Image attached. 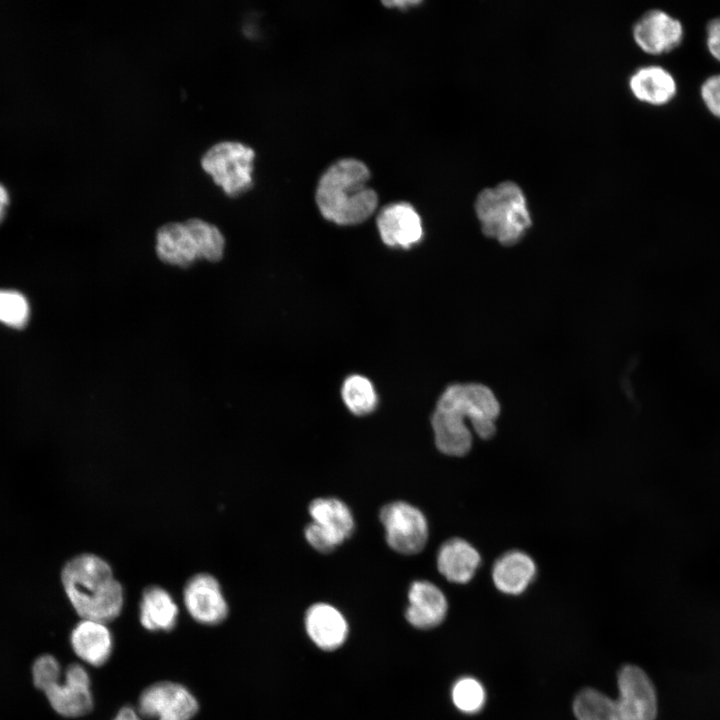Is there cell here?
I'll use <instances>...</instances> for the list:
<instances>
[{"mask_svg":"<svg viewBox=\"0 0 720 720\" xmlns=\"http://www.w3.org/2000/svg\"><path fill=\"white\" fill-rule=\"evenodd\" d=\"M500 409L493 391L483 384L448 386L431 417L437 449L447 456L466 455L472 448L473 433L482 439L495 435Z\"/></svg>","mask_w":720,"mask_h":720,"instance_id":"1","label":"cell"},{"mask_svg":"<svg viewBox=\"0 0 720 720\" xmlns=\"http://www.w3.org/2000/svg\"><path fill=\"white\" fill-rule=\"evenodd\" d=\"M60 578L66 597L82 619L107 623L120 615L124 590L102 557L75 555L62 567Z\"/></svg>","mask_w":720,"mask_h":720,"instance_id":"2","label":"cell"},{"mask_svg":"<svg viewBox=\"0 0 720 720\" xmlns=\"http://www.w3.org/2000/svg\"><path fill=\"white\" fill-rule=\"evenodd\" d=\"M370 171L360 160L344 158L320 177L315 200L322 216L338 225L364 222L376 210L378 197L368 186Z\"/></svg>","mask_w":720,"mask_h":720,"instance_id":"3","label":"cell"},{"mask_svg":"<svg viewBox=\"0 0 720 720\" xmlns=\"http://www.w3.org/2000/svg\"><path fill=\"white\" fill-rule=\"evenodd\" d=\"M474 208L482 232L505 246L521 240L532 224L526 195L512 180L482 189Z\"/></svg>","mask_w":720,"mask_h":720,"instance_id":"4","label":"cell"},{"mask_svg":"<svg viewBox=\"0 0 720 720\" xmlns=\"http://www.w3.org/2000/svg\"><path fill=\"white\" fill-rule=\"evenodd\" d=\"M255 151L239 141H221L202 156V168L230 197H237L253 186Z\"/></svg>","mask_w":720,"mask_h":720,"instance_id":"5","label":"cell"},{"mask_svg":"<svg viewBox=\"0 0 720 720\" xmlns=\"http://www.w3.org/2000/svg\"><path fill=\"white\" fill-rule=\"evenodd\" d=\"M312 521L304 535L309 545L320 553H331L350 538L355 521L350 508L335 497L316 498L309 504Z\"/></svg>","mask_w":720,"mask_h":720,"instance_id":"6","label":"cell"},{"mask_svg":"<svg viewBox=\"0 0 720 720\" xmlns=\"http://www.w3.org/2000/svg\"><path fill=\"white\" fill-rule=\"evenodd\" d=\"M379 519L385 530V540L395 552L415 555L426 546L428 522L416 506L400 500L387 503L381 508Z\"/></svg>","mask_w":720,"mask_h":720,"instance_id":"7","label":"cell"},{"mask_svg":"<svg viewBox=\"0 0 720 720\" xmlns=\"http://www.w3.org/2000/svg\"><path fill=\"white\" fill-rule=\"evenodd\" d=\"M62 670L39 688L52 709L67 718H77L93 708L91 682L87 670L78 663L70 664L62 678Z\"/></svg>","mask_w":720,"mask_h":720,"instance_id":"8","label":"cell"},{"mask_svg":"<svg viewBox=\"0 0 720 720\" xmlns=\"http://www.w3.org/2000/svg\"><path fill=\"white\" fill-rule=\"evenodd\" d=\"M198 710L195 696L185 686L171 681L148 686L138 700V712L147 719L191 720Z\"/></svg>","mask_w":720,"mask_h":720,"instance_id":"9","label":"cell"},{"mask_svg":"<svg viewBox=\"0 0 720 720\" xmlns=\"http://www.w3.org/2000/svg\"><path fill=\"white\" fill-rule=\"evenodd\" d=\"M632 37L644 52L659 55L680 45L684 27L680 19L660 8L646 10L633 24Z\"/></svg>","mask_w":720,"mask_h":720,"instance_id":"10","label":"cell"},{"mask_svg":"<svg viewBox=\"0 0 720 720\" xmlns=\"http://www.w3.org/2000/svg\"><path fill=\"white\" fill-rule=\"evenodd\" d=\"M617 701L627 720H656L658 703L649 676L636 665H624L617 675Z\"/></svg>","mask_w":720,"mask_h":720,"instance_id":"11","label":"cell"},{"mask_svg":"<svg viewBox=\"0 0 720 720\" xmlns=\"http://www.w3.org/2000/svg\"><path fill=\"white\" fill-rule=\"evenodd\" d=\"M189 615L203 625H218L228 616V604L218 580L208 573L193 575L183 589Z\"/></svg>","mask_w":720,"mask_h":720,"instance_id":"12","label":"cell"},{"mask_svg":"<svg viewBox=\"0 0 720 720\" xmlns=\"http://www.w3.org/2000/svg\"><path fill=\"white\" fill-rule=\"evenodd\" d=\"M377 228L382 241L390 247L408 249L423 237L421 217L407 202L385 206L377 216Z\"/></svg>","mask_w":720,"mask_h":720,"instance_id":"13","label":"cell"},{"mask_svg":"<svg viewBox=\"0 0 720 720\" xmlns=\"http://www.w3.org/2000/svg\"><path fill=\"white\" fill-rule=\"evenodd\" d=\"M408 601L405 617L415 628H433L447 615V598L442 590L430 581L412 582L408 590Z\"/></svg>","mask_w":720,"mask_h":720,"instance_id":"14","label":"cell"},{"mask_svg":"<svg viewBox=\"0 0 720 720\" xmlns=\"http://www.w3.org/2000/svg\"><path fill=\"white\" fill-rule=\"evenodd\" d=\"M304 621L309 638L322 650H335L347 638L348 623L344 615L331 604L319 602L311 605Z\"/></svg>","mask_w":720,"mask_h":720,"instance_id":"15","label":"cell"},{"mask_svg":"<svg viewBox=\"0 0 720 720\" xmlns=\"http://www.w3.org/2000/svg\"><path fill=\"white\" fill-rule=\"evenodd\" d=\"M628 88L638 101L658 106L669 103L676 96L678 84L674 75L662 65L646 64L630 74Z\"/></svg>","mask_w":720,"mask_h":720,"instance_id":"16","label":"cell"},{"mask_svg":"<svg viewBox=\"0 0 720 720\" xmlns=\"http://www.w3.org/2000/svg\"><path fill=\"white\" fill-rule=\"evenodd\" d=\"M479 551L467 540L453 537L439 548L436 565L439 573L449 582L466 584L475 576L481 565Z\"/></svg>","mask_w":720,"mask_h":720,"instance_id":"17","label":"cell"},{"mask_svg":"<svg viewBox=\"0 0 720 720\" xmlns=\"http://www.w3.org/2000/svg\"><path fill=\"white\" fill-rule=\"evenodd\" d=\"M536 575L534 559L521 550L503 553L495 560L491 569V578L497 590L513 596L522 594Z\"/></svg>","mask_w":720,"mask_h":720,"instance_id":"18","label":"cell"},{"mask_svg":"<svg viewBox=\"0 0 720 720\" xmlns=\"http://www.w3.org/2000/svg\"><path fill=\"white\" fill-rule=\"evenodd\" d=\"M106 623L82 619L72 629L70 644L74 653L85 663L99 667L110 658L113 638Z\"/></svg>","mask_w":720,"mask_h":720,"instance_id":"19","label":"cell"},{"mask_svg":"<svg viewBox=\"0 0 720 720\" xmlns=\"http://www.w3.org/2000/svg\"><path fill=\"white\" fill-rule=\"evenodd\" d=\"M155 248L162 262L181 268L200 259L197 243L186 221L161 226L156 234Z\"/></svg>","mask_w":720,"mask_h":720,"instance_id":"20","label":"cell"},{"mask_svg":"<svg viewBox=\"0 0 720 720\" xmlns=\"http://www.w3.org/2000/svg\"><path fill=\"white\" fill-rule=\"evenodd\" d=\"M178 614V606L167 590L155 585L144 589L139 619L146 630L169 632L176 626Z\"/></svg>","mask_w":720,"mask_h":720,"instance_id":"21","label":"cell"},{"mask_svg":"<svg viewBox=\"0 0 720 720\" xmlns=\"http://www.w3.org/2000/svg\"><path fill=\"white\" fill-rule=\"evenodd\" d=\"M572 707L577 720H627L617 699L594 688L580 690Z\"/></svg>","mask_w":720,"mask_h":720,"instance_id":"22","label":"cell"},{"mask_svg":"<svg viewBox=\"0 0 720 720\" xmlns=\"http://www.w3.org/2000/svg\"><path fill=\"white\" fill-rule=\"evenodd\" d=\"M341 396L347 409L356 416H366L378 405L372 382L362 375L348 376L342 384Z\"/></svg>","mask_w":720,"mask_h":720,"instance_id":"23","label":"cell"},{"mask_svg":"<svg viewBox=\"0 0 720 720\" xmlns=\"http://www.w3.org/2000/svg\"><path fill=\"white\" fill-rule=\"evenodd\" d=\"M186 222L197 243L199 258L210 262L221 260L225 238L218 227L199 218H191Z\"/></svg>","mask_w":720,"mask_h":720,"instance_id":"24","label":"cell"},{"mask_svg":"<svg viewBox=\"0 0 720 720\" xmlns=\"http://www.w3.org/2000/svg\"><path fill=\"white\" fill-rule=\"evenodd\" d=\"M452 701L461 712H479L485 704L486 693L483 685L473 677H462L452 687Z\"/></svg>","mask_w":720,"mask_h":720,"instance_id":"25","label":"cell"},{"mask_svg":"<svg viewBox=\"0 0 720 720\" xmlns=\"http://www.w3.org/2000/svg\"><path fill=\"white\" fill-rule=\"evenodd\" d=\"M29 305L23 295L15 291L0 290V321L14 328L28 321Z\"/></svg>","mask_w":720,"mask_h":720,"instance_id":"26","label":"cell"},{"mask_svg":"<svg viewBox=\"0 0 720 720\" xmlns=\"http://www.w3.org/2000/svg\"><path fill=\"white\" fill-rule=\"evenodd\" d=\"M700 96L707 109L720 118V73L711 74L703 80Z\"/></svg>","mask_w":720,"mask_h":720,"instance_id":"27","label":"cell"},{"mask_svg":"<svg viewBox=\"0 0 720 720\" xmlns=\"http://www.w3.org/2000/svg\"><path fill=\"white\" fill-rule=\"evenodd\" d=\"M706 46L710 54L720 61V15L711 18L705 27Z\"/></svg>","mask_w":720,"mask_h":720,"instance_id":"28","label":"cell"},{"mask_svg":"<svg viewBox=\"0 0 720 720\" xmlns=\"http://www.w3.org/2000/svg\"><path fill=\"white\" fill-rule=\"evenodd\" d=\"M113 720H143L142 716L131 706L122 707Z\"/></svg>","mask_w":720,"mask_h":720,"instance_id":"29","label":"cell"},{"mask_svg":"<svg viewBox=\"0 0 720 720\" xmlns=\"http://www.w3.org/2000/svg\"><path fill=\"white\" fill-rule=\"evenodd\" d=\"M9 205V194L6 188L0 183V223L6 215Z\"/></svg>","mask_w":720,"mask_h":720,"instance_id":"30","label":"cell"},{"mask_svg":"<svg viewBox=\"0 0 720 720\" xmlns=\"http://www.w3.org/2000/svg\"><path fill=\"white\" fill-rule=\"evenodd\" d=\"M420 3H421V1H412V0H410V1L401 0V1H386V2H383V4H384L385 6H387V7H394V8H399V9H400V8H401V9H405V8H408L409 6H414V5H417V4H420Z\"/></svg>","mask_w":720,"mask_h":720,"instance_id":"31","label":"cell"}]
</instances>
